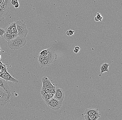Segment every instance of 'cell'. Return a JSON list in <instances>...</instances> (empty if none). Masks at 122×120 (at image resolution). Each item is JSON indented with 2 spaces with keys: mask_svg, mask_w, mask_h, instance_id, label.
Here are the masks:
<instances>
[{
  "mask_svg": "<svg viewBox=\"0 0 122 120\" xmlns=\"http://www.w3.org/2000/svg\"><path fill=\"white\" fill-rule=\"evenodd\" d=\"M26 43L25 38L18 35L11 41L7 42L8 47L10 49L15 50L20 49L22 47L25 46Z\"/></svg>",
  "mask_w": 122,
  "mask_h": 120,
  "instance_id": "6da1fadb",
  "label": "cell"
},
{
  "mask_svg": "<svg viewBox=\"0 0 122 120\" xmlns=\"http://www.w3.org/2000/svg\"><path fill=\"white\" fill-rule=\"evenodd\" d=\"M17 30L18 32L17 35L19 36L26 38L28 33L26 23L23 20H17L15 22Z\"/></svg>",
  "mask_w": 122,
  "mask_h": 120,
  "instance_id": "7a4b0ae2",
  "label": "cell"
},
{
  "mask_svg": "<svg viewBox=\"0 0 122 120\" xmlns=\"http://www.w3.org/2000/svg\"><path fill=\"white\" fill-rule=\"evenodd\" d=\"M45 101L50 108L54 110H58L61 108L62 104V101H58L53 98Z\"/></svg>",
  "mask_w": 122,
  "mask_h": 120,
  "instance_id": "3957f363",
  "label": "cell"
},
{
  "mask_svg": "<svg viewBox=\"0 0 122 120\" xmlns=\"http://www.w3.org/2000/svg\"><path fill=\"white\" fill-rule=\"evenodd\" d=\"M10 97L5 90L0 87V106H4L10 102Z\"/></svg>",
  "mask_w": 122,
  "mask_h": 120,
  "instance_id": "277c9868",
  "label": "cell"
},
{
  "mask_svg": "<svg viewBox=\"0 0 122 120\" xmlns=\"http://www.w3.org/2000/svg\"><path fill=\"white\" fill-rule=\"evenodd\" d=\"M11 0H5L3 4L0 7V18L8 14L11 6Z\"/></svg>",
  "mask_w": 122,
  "mask_h": 120,
  "instance_id": "5b68a950",
  "label": "cell"
},
{
  "mask_svg": "<svg viewBox=\"0 0 122 120\" xmlns=\"http://www.w3.org/2000/svg\"><path fill=\"white\" fill-rule=\"evenodd\" d=\"M47 50L48 53L47 55L45 57L51 63H53L56 61L57 60V54L55 52V51L51 47L48 48Z\"/></svg>",
  "mask_w": 122,
  "mask_h": 120,
  "instance_id": "8992f818",
  "label": "cell"
},
{
  "mask_svg": "<svg viewBox=\"0 0 122 120\" xmlns=\"http://www.w3.org/2000/svg\"><path fill=\"white\" fill-rule=\"evenodd\" d=\"M0 77L4 79L7 82H11L14 83H17L19 82L18 80L12 77L7 71L3 73H1L0 74Z\"/></svg>",
  "mask_w": 122,
  "mask_h": 120,
  "instance_id": "52a82bcc",
  "label": "cell"
},
{
  "mask_svg": "<svg viewBox=\"0 0 122 120\" xmlns=\"http://www.w3.org/2000/svg\"><path fill=\"white\" fill-rule=\"evenodd\" d=\"M56 91L54 95L53 98L59 101H62L64 100L65 97L64 91L61 89L56 88Z\"/></svg>",
  "mask_w": 122,
  "mask_h": 120,
  "instance_id": "ba28073f",
  "label": "cell"
},
{
  "mask_svg": "<svg viewBox=\"0 0 122 120\" xmlns=\"http://www.w3.org/2000/svg\"><path fill=\"white\" fill-rule=\"evenodd\" d=\"M0 87L3 88L7 92L8 95L11 97V92L8 85L7 82L1 77H0Z\"/></svg>",
  "mask_w": 122,
  "mask_h": 120,
  "instance_id": "9c48e42d",
  "label": "cell"
},
{
  "mask_svg": "<svg viewBox=\"0 0 122 120\" xmlns=\"http://www.w3.org/2000/svg\"><path fill=\"white\" fill-rule=\"evenodd\" d=\"M101 114L99 112V110L98 109L91 108L87 109L85 110V115H96Z\"/></svg>",
  "mask_w": 122,
  "mask_h": 120,
  "instance_id": "30bf717a",
  "label": "cell"
},
{
  "mask_svg": "<svg viewBox=\"0 0 122 120\" xmlns=\"http://www.w3.org/2000/svg\"><path fill=\"white\" fill-rule=\"evenodd\" d=\"M41 81L42 83L43 86L41 89V90H44L45 89L48 88L50 82L49 79L46 77L45 76L42 78Z\"/></svg>",
  "mask_w": 122,
  "mask_h": 120,
  "instance_id": "8fae6325",
  "label": "cell"
},
{
  "mask_svg": "<svg viewBox=\"0 0 122 120\" xmlns=\"http://www.w3.org/2000/svg\"><path fill=\"white\" fill-rule=\"evenodd\" d=\"M18 35L15 34H8L5 33L3 35V37L5 39L7 42H9L17 37Z\"/></svg>",
  "mask_w": 122,
  "mask_h": 120,
  "instance_id": "7c38bea8",
  "label": "cell"
},
{
  "mask_svg": "<svg viewBox=\"0 0 122 120\" xmlns=\"http://www.w3.org/2000/svg\"><path fill=\"white\" fill-rule=\"evenodd\" d=\"M110 66V64L107 63H104L101 65L100 67V74H102L104 72H109L108 67Z\"/></svg>",
  "mask_w": 122,
  "mask_h": 120,
  "instance_id": "4fadbf2b",
  "label": "cell"
},
{
  "mask_svg": "<svg viewBox=\"0 0 122 120\" xmlns=\"http://www.w3.org/2000/svg\"><path fill=\"white\" fill-rule=\"evenodd\" d=\"M101 114L96 115H85V119L86 120H97L100 117Z\"/></svg>",
  "mask_w": 122,
  "mask_h": 120,
  "instance_id": "5bb4252c",
  "label": "cell"
},
{
  "mask_svg": "<svg viewBox=\"0 0 122 120\" xmlns=\"http://www.w3.org/2000/svg\"><path fill=\"white\" fill-rule=\"evenodd\" d=\"M39 64L40 67H46L50 66V65L52 64L51 62L46 58H45L41 62L39 63Z\"/></svg>",
  "mask_w": 122,
  "mask_h": 120,
  "instance_id": "9a60e30c",
  "label": "cell"
},
{
  "mask_svg": "<svg viewBox=\"0 0 122 120\" xmlns=\"http://www.w3.org/2000/svg\"><path fill=\"white\" fill-rule=\"evenodd\" d=\"M9 25L10 26V27L11 34L17 35L18 32L17 30L15 22L9 24Z\"/></svg>",
  "mask_w": 122,
  "mask_h": 120,
  "instance_id": "2e32d148",
  "label": "cell"
},
{
  "mask_svg": "<svg viewBox=\"0 0 122 120\" xmlns=\"http://www.w3.org/2000/svg\"><path fill=\"white\" fill-rule=\"evenodd\" d=\"M40 94L41 95L42 98L44 101L49 100L50 99L48 95L47 92L44 90H41L40 91Z\"/></svg>",
  "mask_w": 122,
  "mask_h": 120,
  "instance_id": "e0dca14e",
  "label": "cell"
},
{
  "mask_svg": "<svg viewBox=\"0 0 122 120\" xmlns=\"http://www.w3.org/2000/svg\"><path fill=\"white\" fill-rule=\"evenodd\" d=\"M56 88H47L45 89L44 90V91H45L46 92H50V93H52L55 94L56 91Z\"/></svg>",
  "mask_w": 122,
  "mask_h": 120,
  "instance_id": "ac0fdd59",
  "label": "cell"
},
{
  "mask_svg": "<svg viewBox=\"0 0 122 120\" xmlns=\"http://www.w3.org/2000/svg\"><path fill=\"white\" fill-rule=\"evenodd\" d=\"M38 61L39 63L41 62L43 60H44L45 58H46L45 57L39 54L38 56Z\"/></svg>",
  "mask_w": 122,
  "mask_h": 120,
  "instance_id": "d6986e66",
  "label": "cell"
},
{
  "mask_svg": "<svg viewBox=\"0 0 122 120\" xmlns=\"http://www.w3.org/2000/svg\"><path fill=\"white\" fill-rule=\"evenodd\" d=\"M75 31L72 30H68L66 32V34L68 36L72 35L74 34Z\"/></svg>",
  "mask_w": 122,
  "mask_h": 120,
  "instance_id": "ffe728a7",
  "label": "cell"
},
{
  "mask_svg": "<svg viewBox=\"0 0 122 120\" xmlns=\"http://www.w3.org/2000/svg\"><path fill=\"white\" fill-rule=\"evenodd\" d=\"M47 53H48V52H47V49H46V50H43L41 51L40 53L39 54L46 57L47 55Z\"/></svg>",
  "mask_w": 122,
  "mask_h": 120,
  "instance_id": "44dd1931",
  "label": "cell"
},
{
  "mask_svg": "<svg viewBox=\"0 0 122 120\" xmlns=\"http://www.w3.org/2000/svg\"><path fill=\"white\" fill-rule=\"evenodd\" d=\"M97 17V19L98 20V21H101L102 20L103 18L101 16L100 14L99 13H97V16L95 17Z\"/></svg>",
  "mask_w": 122,
  "mask_h": 120,
  "instance_id": "7402d4cb",
  "label": "cell"
},
{
  "mask_svg": "<svg viewBox=\"0 0 122 120\" xmlns=\"http://www.w3.org/2000/svg\"><path fill=\"white\" fill-rule=\"evenodd\" d=\"M80 47H78V46H76V47H75L74 49V52L75 53L77 54L79 52V51H80Z\"/></svg>",
  "mask_w": 122,
  "mask_h": 120,
  "instance_id": "603a6c76",
  "label": "cell"
},
{
  "mask_svg": "<svg viewBox=\"0 0 122 120\" xmlns=\"http://www.w3.org/2000/svg\"><path fill=\"white\" fill-rule=\"evenodd\" d=\"M5 33V29L2 28H0V36L3 37V35Z\"/></svg>",
  "mask_w": 122,
  "mask_h": 120,
  "instance_id": "cb8c5ba5",
  "label": "cell"
},
{
  "mask_svg": "<svg viewBox=\"0 0 122 120\" xmlns=\"http://www.w3.org/2000/svg\"><path fill=\"white\" fill-rule=\"evenodd\" d=\"M19 3L18 0H11V4L14 6H15L17 4Z\"/></svg>",
  "mask_w": 122,
  "mask_h": 120,
  "instance_id": "d4e9b609",
  "label": "cell"
},
{
  "mask_svg": "<svg viewBox=\"0 0 122 120\" xmlns=\"http://www.w3.org/2000/svg\"><path fill=\"white\" fill-rule=\"evenodd\" d=\"M47 93L50 99L53 98L55 94L52 93H50V92H47Z\"/></svg>",
  "mask_w": 122,
  "mask_h": 120,
  "instance_id": "484cf974",
  "label": "cell"
},
{
  "mask_svg": "<svg viewBox=\"0 0 122 120\" xmlns=\"http://www.w3.org/2000/svg\"><path fill=\"white\" fill-rule=\"evenodd\" d=\"M1 61H2V60L0 59V65L3 66L4 68H7L6 66V64H3L1 62Z\"/></svg>",
  "mask_w": 122,
  "mask_h": 120,
  "instance_id": "4316f807",
  "label": "cell"
},
{
  "mask_svg": "<svg viewBox=\"0 0 122 120\" xmlns=\"http://www.w3.org/2000/svg\"><path fill=\"white\" fill-rule=\"evenodd\" d=\"M5 0H0V7L1 6V5L3 4Z\"/></svg>",
  "mask_w": 122,
  "mask_h": 120,
  "instance_id": "83f0119b",
  "label": "cell"
},
{
  "mask_svg": "<svg viewBox=\"0 0 122 120\" xmlns=\"http://www.w3.org/2000/svg\"><path fill=\"white\" fill-rule=\"evenodd\" d=\"M14 7H15V8H19V3H18L15 6H14Z\"/></svg>",
  "mask_w": 122,
  "mask_h": 120,
  "instance_id": "f1b7e54d",
  "label": "cell"
},
{
  "mask_svg": "<svg viewBox=\"0 0 122 120\" xmlns=\"http://www.w3.org/2000/svg\"><path fill=\"white\" fill-rule=\"evenodd\" d=\"M1 50V48L0 47V52Z\"/></svg>",
  "mask_w": 122,
  "mask_h": 120,
  "instance_id": "f546056e",
  "label": "cell"
},
{
  "mask_svg": "<svg viewBox=\"0 0 122 120\" xmlns=\"http://www.w3.org/2000/svg\"><path fill=\"white\" fill-rule=\"evenodd\" d=\"M2 38V37H1V36H0V39H1Z\"/></svg>",
  "mask_w": 122,
  "mask_h": 120,
  "instance_id": "4dcf8cb0",
  "label": "cell"
},
{
  "mask_svg": "<svg viewBox=\"0 0 122 120\" xmlns=\"http://www.w3.org/2000/svg\"><path fill=\"white\" fill-rule=\"evenodd\" d=\"M0 58H1V55H0Z\"/></svg>",
  "mask_w": 122,
  "mask_h": 120,
  "instance_id": "1f68e13d",
  "label": "cell"
},
{
  "mask_svg": "<svg viewBox=\"0 0 122 120\" xmlns=\"http://www.w3.org/2000/svg\"><path fill=\"white\" fill-rule=\"evenodd\" d=\"M0 74H1L0 72Z\"/></svg>",
  "mask_w": 122,
  "mask_h": 120,
  "instance_id": "d6a6232c",
  "label": "cell"
}]
</instances>
